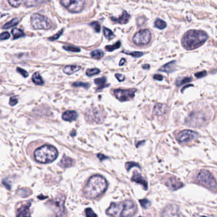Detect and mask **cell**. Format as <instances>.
Wrapping results in <instances>:
<instances>
[{"instance_id":"60d3db41","label":"cell","mask_w":217,"mask_h":217,"mask_svg":"<svg viewBox=\"0 0 217 217\" xmlns=\"http://www.w3.org/2000/svg\"><path fill=\"white\" fill-rule=\"evenodd\" d=\"M126 168L128 171L130 170V169L133 167H139L140 168V165L138 163H136L134 162H128L126 163Z\"/></svg>"},{"instance_id":"6da1fadb","label":"cell","mask_w":217,"mask_h":217,"mask_svg":"<svg viewBox=\"0 0 217 217\" xmlns=\"http://www.w3.org/2000/svg\"><path fill=\"white\" fill-rule=\"evenodd\" d=\"M108 187L106 180L100 175H94L90 178L85 186L83 192L90 199L98 197L105 192Z\"/></svg>"},{"instance_id":"74e56055","label":"cell","mask_w":217,"mask_h":217,"mask_svg":"<svg viewBox=\"0 0 217 217\" xmlns=\"http://www.w3.org/2000/svg\"><path fill=\"white\" fill-rule=\"evenodd\" d=\"M24 5L27 7H31L34 6L38 0H23Z\"/></svg>"},{"instance_id":"9c48e42d","label":"cell","mask_w":217,"mask_h":217,"mask_svg":"<svg viewBox=\"0 0 217 217\" xmlns=\"http://www.w3.org/2000/svg\"><path fill=\"white\" fill-rule=\"evenodd\" d=\"M151 39V33L149 29H142L136 33L133 38L135 44L145 45L148 44Z\"/></svg>"},{"instance_id":"52a82bcc","label":"cell","mask_w":217,"mask_h":217,"mask_svg":"<svg viewBox=\"0 0 217 217\" xmlns=\"http://www.w3.org/2000/svg\"><path fill=\"white\" fill-rule=\"evenodd\" d=\"M61 4L71 13L81 12L85 6V0H60Z\"/></svg>"},{"instance_id":"db71d44e","label":"cell","mask_w":217,"mask_h":217,"mask_svg":"<svg viewBox=\"0 0 217 217\" xmlns=\"http://www.w3.org/2000/svg\"><path fill=\"white\" fill-rule=\"evenodd\" d=\"M150 67V66L149 65V64H146V65H144L143 66V69H147Z\"/></svg>"},{"instance_id":"f35d334b","label":"cell","mask_w":217,"mask_h":217,"mask_svg":"<svg viewBox=\"0 0 217 217\" xmlns=\"http://www.w3.org/2000/svg\"><path fill=\"white\" fill-rule=\"evenodd\" d=\"M73 86L74 87H83L86 89H88V88L90 87V84H88L87 83H83V82H76L72 84Z\"/></svg>"},{"instance_id":"cb8c5ba5","label":"cell","mask_w":217,"mask_h":217,"mask_svg":"<svg viewBox=\"0 0 217 217\" xmlns=\"http://www.w3.org/2000/svg\"><path fill=\"white\" fill-rule=\"evenodd\" d=\"M19 19L17 18H15V19H12V20L9 21V22H8L7 23H6L5 25L3 26V29H9V28H11L12 27H14L15 26H17V24H19Z\"/></svg>"},{"instance_id":"681fc988","label":"cell","mask_w":217,"mask_h":217,"mask_svg":"<svg viewBox=\"0 0 217 217\" xmlns=\"http://www.w3.org/2000/svg\"><path fill=\"white\" fill-rule=\"evenodd\" d=\"M154 79L156 80H159V81H161V80H163V77L161 75L156 74L155 76H154Z\"/></svg>"},{"instance_id":"603a6c76","label":"cell","mask_w":217,"mask_h":217,"mask_svg":"<svg viewBox=\"0 0 217 217\" xmlns=\"http://www.w3.org/2000/svg\"><path fill=\"white\" fill-rule=\"evenodd\" d=\"M32 80L34 84L37 85H42L44 84V81L42 79V76H40L39 72H36L32 77Z\"/></svg>"},{"instance_id":"d590c367","label":"cell","mask_w":217,"mask_h":217,"mask_svg":"<svg viewBox=\"0 0 217 217\" xmlns=\"http://www.w3.org/2000/svg\"><path fill=\"white\" fill-rule=\"evenodd\" d=\"M90 26L94 29V30L96 32V33H99L100 31V25L98 22L96 21L92 22V23H90Z\"/></svg>"},{"instance_id":"ee69618b","label":"cell","mask_w":217,"mask_h":217,"mask_svg":"<svg viewBox=\"0 0 217 217\" xmlns=\"http://www.w3.org/2000/svg\"><path fill=\"white\" fill-rule=\"evenodd\" d=\"M17 72H19V73H20L24 78H27L28 77L29 74L27 73V72L26 71H25L24 69H22V68H20V67H18L17 69Z\"/></svg>"},{"instance_id":"8992f818","label":"cell","mask_w":217,"mask_h":217,"mask_svg":"<svg viewBox=\"0 0 217 217\" xmlns=\"http://www.w3.org/2000/svg\"><path fill=\"white\" fill-rule=\"evenodd\" d=\"M31 26L34 29H49L52 27V22L45 16L39 13H34L31 17Z\"/></svg>"},{"instance_id":"7bdbcfd3","label":"cell","mask_w":217,"mask_h":217,"mask_svg":"<svg viewBox=\"0 0 217 217\" xmlns=\"http://www.w3.org/2000/svg\"><path fill=\"white\" fill-rule=\"evenodd\" d=\"M10 37V33H8V32H5V33H3L0 34V40H6L9 39Z\"/></svg>"},{"instance_id":"9a60e30c","label":"cell","mask_w":217,"mask_h":217,"mask_svg":"<svg viewBox=\"0 0 217 217\" xmlns=\"http://www.w3.org/2000/svg\"><path fill=\"white\" fill-rule=\"evenodd\" d=\"M168 110V106L166 104L157 103L154 109V115L158 118L163 117L167 114Z\"/></svg>"},{"instance_id":"e0dca14e","label":"cell","mask_w":217,"mask_h":217,"mask_svg":"<svg viewBox=\"0 0 217 217\" xmlns=\"http://www.w3.org/2000/svg\"><path fill=\"white\" fill-rule=\"evenodd\" d=\"M132 181L135 182L137 183L141 184L142 186L144 187L145 190L147 189L148 184H147V181L145 180V179L143 177V176L136 171H135L133 172V176L132 178Z\"/></svg>"},{"instance_id":"ac0fdd59","label":"cell","mask_w":217,"mask_h":217,"mask_svg":"<svg viewBox=\"0 0 217 217\" xmlns=\"http://www.w3.org/2000/svg\"><path fill=\"white\" fill-rule=\"evenodd\" d=\"M130 17V15L127 13V12L123 11L122 15H121L119 17L116 18V17H111L110 19L114 22H117L120 24H127L128 21H129Z\"/></svg>"},{"instance_id":"30bf717a","label":"cell","mask_w":217,"mask_h":217,"mask_svg":"<svg viewBox=\"0 0 217 217\" xmlns=\"http://www.w3.org/2000/svg\"><path fill=\"white\" fill-rule=\"evenodd\" d=\"M86 119L90 123H100L103 121V113L97 108H92L88 110L85 114Z\"/></svg>"},{"instance_id":"484cf974","label":"cell","mask_w":217,"mask_h":217,"mask_svg":"<svg viewBox=\"0 0 217 217\" xmlns=\"http://www.w3.org/2000/svg\"><path fill=\"white\" fill-rule=\"evenodd\" d=\"M192 81V78H178L176 80V85L177 86H180L183 84L186 83H188L189 82H190Z\"/></svg>"},{"instance_id":"ba28073f","label":"cell","mask_w":217,"mask_h":217,"mask_svg":"<svg viewBox=\"0 0 217 217\" xmlns=\"http://www.w3.org/2000/svg\"><path fill=\"white\" fill-rule=\"evenodd\" d=\"M65 200L66 197L63 194L59 195L55 199L53 200L52 204L55 209L56 217H66V213L64 206Z\"/></svg>"},{"instance_id":"f1b7e54d","label":"cell","mask_w":217,"mask_h":217,"mask_svg":"<svg viewBox=\"0 0 217 217\" xmlns=\"http://www.w3.org/2000/svg\"><path fill=\"white\" fill-rule=\"evenodd\" d=\"M103 33L105 37L108 39H112L114 38V34L112 31L107 27H103Z\"/></svg>"},{"instance_id":"c3c4849f","label":"cell","mask_w":217,"mask_h":217,"mask_svg":"<svg viewBox=\"0 0 217 217\" xmlns=\"http://www.w3.org/2000/svg\"><path fill=\"white\" fill-rule=\"evenodd\" d=\"M115 76H116V78L118 79V80L119 81H124L125 79V78L124 75H123V74H116Z\"/></svg>"},{"instance_id":"4316f807","label":"cell","mask_w":217,"mask_h":217,"mask_svg":"<svg viewBox=\"0 0 217 217\" xmlns=\"http://www.w3.org/2000/svg\"><path fill=\"white\" fill-rule=\"evenodd\" d=\"M104 53L101 50H95L91 52L92 57L95 59H100L103 57Z\"/></svg>"},{"instance_id":"836d02e7","label":"cell","mask_w":217,"mask_h":217,"mask_svg":"<svg viewBox=\"0 0 217 217\" xmlns=\"http://www.w3.org/2000/svg\"><path fill=\"white\" fill-rule=\"evenodd\" d=\"M63 48L66 51L72 52H79L80 49L78 47L76 46H63Z\"/></svg>"},{"instance_id":"4fadbf2b","label":"cell","mask_w":217,"mask_h":217,"mask_svg":"<svg viewBox=\"0 0 217 217\" xmlns=\"http://www.w3.org/2000/svg\"><path fill=\"white\" fill-rule=\"evenodd\" d=\"M161 217H180L179 207L175 204L166 206L162 212Z\"/></svg>"},{"instance_id":"d6a6232c","label":"cell","mask_w":217,"mask_h":217,"mask_svg":"<svg viewBox=\"0 0 217 217\" xmlns=\"http://www.w3.org/2000/svg\"><path fill=\"white\" fill-rule=\"evenodd\" d=\"M139 202H140V205L142 206V207L143 208H145V209L148 208L151 205L150 201L149 200H148L147 199H140V200L139 201Z\"/></svg>"},{"instance_id":"ab89813d","label":"cell","mask_w":217,"mask_h":217,"mask_svg":"<svg viewBox=\"0 0 217 217\" xmlns=\"http://www.w3.org/2000/svg\"><path fill=\"white\" fill-rule=\"evenodd\" d=\"M8 1L12 6L15 8L19 7L22 3V0H8Z\"/></svg>"},{"instance_id":"d6986e66","label":"cell","mask_w":217,"mask_h":217,"mask_svg":"<svg viewBox=\"0 0 217 217\" xmlns=\"http://www.w3.org/2000/svg\"><path fill=\"white\" fill-rule=\"evenodd\" d=\"M78 118L77 112L74 110H67L62 114V119L67 121H74Z\"/></svg>"},{"instance_id":"f546056e","label":"cell","mask_w":217,"mask_h":217,"mask_svg":"<svg viewBox=\"0 0 217 217\" xmlns=\"http://www.w3.org/2000/svg\"><path fill=\"white\" fill-rule=\"evenodd\" d=\"M154 24H155V27L159 29H164L166 27V23L163 20L159 19H157L155 21Z\"/></svg>"},{"instance_id":"3957f363","label":"cell","mask_w":217,"mask_h":217,"mask_svg":"<svg viewBox=\"0 0 217 217\" xmlns=\"http://www.w3.org/2000/svg\"><path fill=\"white\" fill-rule=\"evenodd\" d=\"M136 211V205L131 200L121 203H112L106 213L112 217H132Z\"/></svg>"},{"instance_id":"7a4b0ae2","label":"cell","mask_w":217,"mask_h":217,"mask_svg":"<svg viewBox=\"0 0 217 217\" xmlns=\"http://www.w3.org/2000/svg\"><path fill=\"white\" fill-rule=\"evenodd\" d=\"M208 38V34L203 31L189 30L182 39L183 47L187 50H192L202 46Z\"/></svg>"},{"instance_id":"7402d4cb","label":"cell","mask_w":217,"mask_h":217,"mask_svg":"<svg viewBox=\"0 0 217 217\" xmlns=\"http://www.w3.org/2000/svg\"><path fill=\"white\" fill-rule=\"evenodd\" d=\"M81 69V67L78 66H67L63 68V71L67 74H72L78 71Z\"/></svg>"},{"instance_id":"11a10c76","label":"cell","mask_w":217,"mask_h":217,"mask_svg":"<svg viewBox=\"0 0 217 217\" xmlns=\"http://www.w3.org/2000/svg\"><path fill=\"white\" fill-rule=\"evenodd\" d=\"M196 217H207V216H197Z\"/></svg>"},{"instance_id":"e575fe53","label":"cell","mask_w":217,"mask_h":217,"mask_svg":"<svg viewBox=\"0 0 217 217\" xmlns=\"http://www.w3.org/2000/svg\"><path fill=\"white\" fill-rule=\"evenodd\" d=\"M123 53L127 54V55H130L133 57L135 58H139L142 57V56L143 55V53L142 52H123Z\"/></svg>"},{"instance_id":"f5cc1de1","label":"cell","mask_w":217,"mask_h":217,"mask_svg":"<svg viewBox=\"0 0 217 217\" xmlns=\"http://www.w3.org/2000/svg\"><path fill=\"white\" fill-rule=\"evenodd\" d=\"M125 62H126V60L125 59H122L121 60V61L119 62V66H121L124 65V64L125 63Z\"/></svg>"},{"instance_id":"816d5d0a","label":"cell","mask_w":217,"mask_h":217,"mask_svg":"<svg viewBox=\"0 0 217 217\" xmlns=\"http://www.w3.org/2000/svg\"><path fill=\"white\" fill-rule=\"evenodd\" d=\"M98 157L100 159V161H102V160H103V159H107L108 157H107V156H104V155H103V154H98Z\"/></svg>"},{"instance_id":"5b68a950","label":"cell","mask_w":217,"mask_h":217,"mask_svg":"<svg viewBox=\"0 0 217 217\" xmlns=\"http://www.w3.org/2000/svg\"><path fill=\"white\" fill-rule=\"evenodd\" d=\"M197 180L199 184L209 189L212 190L216 189V181L212 174L208 170H201L197 176Z\"/></svg>"},{"instance_id":"ffe728a7","label":"cell","mask_w":217,"mask_h":217,"mask_svg":"<svg viewBox=\"0 0 217 217\" xmlns=\"http://www.w3.org/2000/svg\"><path fill=\"white\" fill-rule=\"evenodd\" d=\"M175 69H176V62L172 61L165 64V66H163L159 69V71L167 72V73H170V72L175 71Z\"/></svg>"},{"instance_id":"1f68e13d","label":"cell","mask_w":217,"mask_h":217,"mask_svg":"<svg viewBox=\"0 0 217 217\" xmlns=\"http://www.w3.org/2000/svg\"><path fill=\"white\" fill-rule=\"evenodd\" d=\"M100 72V70L99 69L94 68V69H88L86 71V74L88 76H92L93 75H96Z\"/></svg>"},{"instance_id":"f907efd6","label":"cell","mask_w":217,"mask_h":217,"mask_svg":"<svg viewBox=\"0 0 217 217\" xmlns=\"http://www.w3.org/2000/svg\"><path fill=\"white\" fill-rule=\"evenodd\" d=\"M3 184L4 185V186H5L6 187V188H7L8 189L10 190V189H11L10 185H9V184H8V183H6V179H5V180H3Z\"/></svg>"},{"instance_id":"d4e9b609","label":"cell","mask_w":217,"mask_h":217,"mask_svg":"<svg viewBox=\"0 0 217 217\" xmlns=\"http://www.w3.org/2000/svg\"><path fill=\"white\" fill-rule=\"evenodd\" d=\"M106 78L105 77H102L100 78L96 79L95 80V83L98 86V89H101V88H103V87L107 86H106Z\"/></svg>"},{"instance_id":"277c9868","label":"cell","mask_w":217,"mask_h":217,"mask_svg":"<svg viewBox=\"0 0 217 217\" xmlns=\"http://www.w3.org/2000/svg\"><path fill=\"white\" fill-rule=\"evenodd\" d=\"M58 151L50 145H45L34 152V157L38 162L43 164L50 163L57 159Z\"/></svg>"},{"instance_id":"5bb4252c","label":"cell","mask_w":217,"mask_h":217,"mask_svg":"<svg viewBox=\"0 0 217 217\" xmlns=\"http://www.w3.org/2000/svg\"><path fill=\"white\" fill-rule=\"evenodd\" d=\"M166 186L172 190H177L183 186V183L175 176L168 177L165 180Z\"/></svg>"},{"instance_id":"bcb514c9","label":"cell","mask_w":217,"mask_h":217,"mask_svg":"<svg viewBox=\"0 0 217 217\" xmlns=\"http://www.w3.org/2000/svg\"><path fill=\"white\" fill-rule=\"evenodd\" d=\"M206 75V71L199 72H197V73L195 74V76L196 78H201L202 77H204Z\"/></svg>"},{"instance_id":"83f0119b","label":"cell","mask_w":217,"mask_h":217,"mask_svg":"<svg viewBox=\"0 0 217 217\" xmlns=\"http://www.w3.org/2000/svg\"><path fill=\"white\" fill-rule=\"evenodd\" d=\"M12 34L13 36V39H17L25 35L24 32L21 29H19L18 28H14L12 31Z\"/></svg>"},{"instance_id":"b9f144b4","label":"cell","mask_w":217,"mask_h":217,"mask_svg":"<svg viewBox=\"0 0 217 217\" xmlns=\"http://www.w3.org/2000/svg\"><path fill=\"white\" fill-rule=\"evenodd\" d=\"M63 33V29H61L59 32H58L57 34H55L53 36L49 38H48V39H49L50 41H55V40L59 39L60 38V36Z\"/></svg>"},{"instance_id":"9f6ffc18","label":"cell","mask_w":217,"mask_h":217,"mask_svg":"<svg viewBox=\"0 0 217 217\" xmlns=\"http://www.w3.org/2000/svg\"><path fill=\"white\" fill-rule=\"evenodd\" d=\"M139 217H143V216H139Z\"/></svg>"},{"instance_id":"7dc6e473","label":"cell","mask_w":217,"mask_h":217,"mask_svg":"<svg viewBox=\"0 0 217 217\" xmlns=\"http://www.w3.org/2000/svg\"><path fill=\"white\" fill-rule=\"evenodd\" d=\"M146 21V18H145L144 17H140V18L138 19V20H137V24H138V26H142V24H143Z\"/></svg>"},{"instance_id":"8fae6325","label":"cell","mask_w":217,"mask_h":217,"mask_svg":"<svg viewBox=\"0 0 217 217\" xmlns=\"http://www.w3.org/2000/svg\"><path fill=\"white\" fill-rule=\"evenodd\" d=\"M198 136L199 135L197 132L192 130H185L176 135V137L179 142L186 143L197 139Z\"/></svg>"},{"instance_id":"7c38bea8","label":"cell","mask_w":217,"mask_h":217,"mask_svg":"<svg viewBox=\"0 0 217 217\" xmlns=\"http://www.w3.org/2000/svg\"><path fill=\"white\" fill-rule=\"evenodd\" d=\"M136 90L135 89L130 90H121L118 89L114 91V94L116 97L120 101H127L132 99L135 96V93Z\"/></svg>"},{"instance_id":"f6af8a7d","label":"cell","mask_w":217,"mask_h":217,"mask_svg":"<svg viewBox=\"0 0 217 217\" xmlns=\"http://www.w3.org/2000/svg\"><path fill=\"white\" fill-rule=\"evenodd\" d=\"M17 102H18V99H17V97H15V96H12V97H10L9 103L11 106H14L17 103Z\"/></svg>"},{"instance_id":"44dd1931","label":"cell","mask_w":217,"mask_h":217,"mask_svg":"<svg viewBox=\"0 0 217 217\" xmlns=\"http://www.w3.org/2000/svg\"><path fill=\"white\" fill-rule=\"evenodd\" d=\"M74 163V161L72 158L64 156L61 159L59 165L62 168H68L71 167Z\"/></svg>"},{"instance_id":"8d00e7d4","label":"cell","mask_w":217,"mask_h":217,"mask_svg":"<svg viewBox=\"0 0 217 217\" xmlns=\"http://www.w3.org/2000/svg\"><path fill=\"white\" fill-rule=\"evenodd\" d=\"M85 215L86 217H97L95 212L92 210V209L88 208L85 210Z\"/></svg>"},{"instance_id":"2e32d148","label":"cell","mask_w":217,"mask_h":217,"mask_svg":"<svg viewBox=\"0 0 217 217\" xmlns=\"http://www.w3.org/2000/svg\"><path fill=\"white\" fill-rule=\"evenodd\" d=\"M31 205V203L22 204L17 211V217H31L29 210Z\"/></svg>"},{"instance_id":"4dcf8cb0","label":"cell","mask_w":217,"mask_h":217,"mask_svg":"<svg viewBox=\"0 0 217 217\" xmlns=\"http://www.w3.org/2000/svg\"><path fill=\"white\" fill-rule=\"evenodd\" d=\"M121 46V42H117L115 44L112 45H108L106 46V50L108 52H112L115 50L118 49Z\"/></svg>"}]
</instances>
